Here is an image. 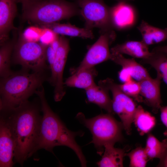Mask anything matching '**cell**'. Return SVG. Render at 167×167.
I'll use <instances>...</instances> for the list:
<instances>
[{
	"label": "cell",
	"mask_w": 167,
	"mask_h": 167,
	"mask_svg": "<svg viewBox=\"0 0 167 167\" xmlns=\"http://www.w3.org/2000/svg\"><path fill=\"white\" fill-rule=\"evenodd\" d=\"M40 109L28 101L16 108L1 111L15 142L14 161L21 165L33 155L42 119Z\"/></svg>",
	"instance_id": "1"
},
{
	"label": "cell",
	"mask_w": 167,
	"mask_h": 167,
	"mask_svg": "<svg viewBox=\"0 0 167 167\" xmlns=\"http://www.w3.org/2000/svg\"><path fill=\"white\" fill-rule=\"evenodd\" d=\"M40 99L42 115L39 132L33 152L44 149L53 152L56 146H63L72 149L75 153L82 167H86L87 161L75 138L83 136V132H74L68 129L58 115L51 109L46 99L41 85L36 91Z\"/></svg>",
	"instance_id": "2"
},
{
	"label": "cell",
	"mask_w": 167,
	"mask_h": 167,
	"mask_svg": "<svg viewBox=\"0 0 167 167\" xmlns=\"http://www.w3.org/2000/svg\"><path fill=\"white\" fill-rule=\"evenodd\" d=\"M24 69L1 78L0 110L16 108L28 101V98L42 85L46 79L43 71L29 72Z\"/></svg>",
	"instance_id": "3"
},
{
	"label": "cell",
	"mask_w": 167,
	"mask_h": 167,
	"mask_svg": "<svg viewBox=\"0 0 167 167\" xmlns=\"http://www.w3.org/2000/svg\"><path fill=\"white\" fill-rule=\"evenodd\" d=\"M22 19L40 26L68 19L80 14L75 2L66 0H20Z\"/></svg>",
	"instance_id": "4"
},
{
	"label": "cell",
	"mask_w": 167,
	"mask_h": 167,
	"mask_svg": "<svg viewBox=\"0 0 167 167\" xmlns=\"http://www.w3.org/2000/svg\"><path fill=\"white\" fill-rule=\"evenodd\" d=\"M113 114H101L87 118L83 113L80 112L76 116V119L90 131L92 140L90 143L93 144L97 153L101 156L103 153L105 145H114L123 140L122 123L118 121Z\"/></svg>",
	"instance_id": "5"
},
{
	"label": "cell",
	"mask_w": 167,
	"mask_h": 167,
	"mask_svg": "<svg viewBox=\"0 0 167 167\" xmlns=\"http://www.w3.org/2000/svg\"><path fill=\"white\" fill-rule=\"evenodd\" d=\"M47 45L26 39L20 31L13 49V61L24 69L34 72L44 71L46 67Z\"/></svg>",
	"instance_id": "6"
},
{
	"label": "cell",
	"mask_w": 167,
	"mask_h": 167,
	"mask_svg": "<svg viewBox=\"0 0 167 167\" xmlns=\"http://www.w3.org/2000/svg\"><path fill=\"white\" fill-rule=\"evenodd\" d=\"M75 2L85 21V28H98L102 33L113 31L110 7L103 0H76Z\"/></svg>",
	"instance_id": "7"
},
{
	"label": "cell",
	"mask_w": 167,
	"mask_h": 167,
	"mask_svg": "<svg viewBox=\"0 0 167 167\" xmlns=\"http://www.w3.org/2000/svg\"><path fill=\"white\" fill-rule=\"evenodd\" d=\"M99 83L106 87L111 92L113 112L120 118L126 133L130 135L137 107L136 104L131 97L121 90L119 84L116 83L111 79L108 78L100 80Z\"/></svg>",
	"instance_id": "8"
},
{
	"label": "cell",
	"mask_w": 167,
	"mask_h": 167,
	"mask_svg": "<svg viewBox=\"0 0 167 167\" xmlns=\"http://www.w3.org/2000/svg\"><path fill=\"white\" fill-rule=\"evenodd\" d=\"M113 31L102 33L97 41L90 47L79 66L71 70L72 74L79 71L94 67L99 64L110 60L111 53L109 45L114 41Z\"/></svg>",
	"instance_id": "9"
},
{
	"label": "cell",
	"mask_w": 167,
	"mask_h": 167,
	"mask_svg": "<svg viewBox=\"0 0 167 167\" xmlns=\"http://www.w3.org/2000/svg\"><path fill=\"white\" fill-rule=\"evenodd\" d=\"M70 50L69 41L63 36H59V45L54 62L50 68L49 81L54 87V99L60 101L65 94L63 75L67 56Z\"/></svg>",
	"instance_id": "10"
},
{
	"label": "cell",
	"mask_w": 167,
	"mask_h": 167,
	"mask_svg": "<svg viewBox=\"0 0 167 167\" xmlns=\"http://www.w3.org/2000/svg\"><path fill=\"white\" fill-rule=\"evenodd\" d=\"M14 139L8 124L1 116L0 121V167H11L14 164Z\"/></svg>",
	"instance_id": "11"
},
{
	"label": "cell",
	"mask_w": 167,
	"mask_h": 167,
	"mask_svg": "<svg viewBox=\"0 0 167 167\" xmlns=\"http://www.w3.org/2000/svg\"><path fill=\"white\" fill-rule=\"evenodd\" d=\"M17 0H0V44L9 40V34L17 28L14 25L17 13Z\"/></svg>",
	"instance_id": "12"
},
{
	"label": "cell",
	"mask_w": 167,
	"mask_h": 167,
	"mask_svg": "<svg viewBox=\"0 0 167 167\" xmlns=\"http://www.w3.org/2000/svg\"><path fill=\"white\" fill-rule=\"evenodd\" d=\"M161 79L157 75L155 78L150 76L139 82L140 95L144 98L143 102L151 108L155 113H158L162 103L160 92Z\"/></svg>",
	"instance_id": "13"
},
{
	"label": "cell",
	"mask_w": 167,
	"mask_h": 167,
	"mask_svg": "<svg viewBox=\"0 0 167 167\" xmlns=\"http://www.w3.org/2000/svg\"><path fill=\"white\" fill-rule=\"evenodd\" d=\"M135 8L126 2L120 1L110 7V19L113 28L122 30L133 26L136 20Z\"/></svg>",
	"instance_id": "14"
},
{
	"label": "cell",
	"mask_w": 167,
	"mask_h": 167,
	"mask_svg": "<svg viewBox=\"0 0 167 167\" xmlns=\"http://www.w3.org/2000/svg\"><path fill=\"white\" fill-rule=\"evenodd\" d=\"M110 60L122 66L136 81L139 82L150 76L147 70L134 59L126 58L122 54L111 53Z\"/></svg>",
	"instance_id": "15"
},
{
	"label": "cell",
	"mask_w": 167,
	"mask_h": 167,
	"mask_svg": "<svg viewBox=\"0 0 167 167\" xmlns=\"http://www.w3.org/2000/svg\"><path fill=\"white\" fill-rule=\"evenodd\" d=\"M110 51L111 53L126 54L142 59L147 58L152 54L149 50L148 46L142 41H127L116 45Z\"/></svg>",
	"instance_id": "16"
},
{
	"label": "cell",
	"mask_w": 167,
	"mask_h": 167,
	"mask_svg": "<svg viewBox=\"0 0 167 167\" xmlns=\"http://www.w3.org/2000/svg\"><path fill=\"white\" fill-rule=\"evenodd\" d=\"M98 72L94 67L79 71L66 79L64 84L67 87L85 90L95 83L94 79Z\"/></svg>",
	"instance_id": "17"
},
{
	"label": "cell",
	"mask_w": 167,
	"mask_h": 167,
	"mask_svg": "<svg viewBox=\"0 0 167 167\" xmlns=\"http://www.w3.org/2000/svg\"><path fill=\"white\" fill-rule=\"evenodd\" d=\"M45 29L50 30L55 34L62 36L93 39L94 36L91 29L79 28L69 24L55 23L41 26Z\"/></svg>",
	"instance_id": "18"
},
{
	"label": "cell",
	"mask_w": 167,
	"mask_h": 167,
	"mask_svg": "<svg viewBox=\"0 0 167 167\" xmlns=\"http://www.w3.org/2000/svg\"><path fill=\"white\" fill-rule=\"evenodd\" d=\"M114 144H107L104 146L102 158L96 164L100 167L123 166V159L126 156L125 149L116 148Z\"/></svg>",
	"instance_id": "19"
},
{
	"label": "cell",
	"mask_w": 167,
	"mask_h": 167,
	"mask_svg": "<svg viewBox=\"0 0 167 167\" xmlns=\"http://www.w3.org/2000/svg\"><path fill=\"white\" fill-rule=\"evenodd\" d=\"M137 28L142 35V41L148 46L167 40V28H157L142 20Z\"/></svg>",
	"instance_id": "20"
},
{
	"label": "cell",
	"mask_w": 167,
	"mask_h": 167,
	"mask_svg": "<svg viewBox=\"0 0 167 167\" xmlns=\"http://www.w3.org/2000/svg\"><path fill=\"white\" fill-rule=\"evenodd\" d=\"M140 135L148 133L156 124L155 118L140 105L137 106L133 122Z\"/></svg>",
	"instance_id": "21"
},
{
	"label": "cell",
	"mask_w": 167,
	"mask_h": 167,
	"mask_svg": "<svg viewBox=\"0 0 167 167\" xmlns=\"http://www.w3.org/2000/svg\"><path fill=\"white\" fill-rule=\"evenodd\" d=\"M151 52L152 54L147 58L142 59L141 62L153 67L167 85V54L159 52Z\"/></svg>",
	"instance_id": "22"
},
{
	"label": "cell",
	"mask_w": 167,
	"mask_h": 167,
	"mask_svg": "<svg viewBox=\"0 0 167 167\" xmlns=\"http://www.w3.org/2000/svg\"><path fill=\"white\" fill-rule=\"evenodd\" d=\"M14 37L1 46L0 48V75L1 78L6 76L12 72L10 68L12 52L16 41Z\"/></svg>",
	"instance_id": "23"
},
{
	"label": "cell",
	"mask_w": 167,
	"mask_h": 167,
	"mask_svg": "<svg viewBox=\"0 0 167 167\" xmlns=\"http://www.w3.org/2000/svg\"><path fill=\"white\" fill-rule=\"evenodd\" d=\"M166 145V139L161 142L153 135L148 133L144 149L149 160L161 157Z\"/></svg>",
	"instance_id": "24"
},
{
	"label": "cell",
	"mask_w": 167,
	"mask_h": 167,
	"mask_svg": "<svg viewBox=\"0 0 167 167\" xmlns=\"http://www.w3.org/2000/svg\"><path fill=\"white\" fill-rule=\"evenodd\" d=\"M99 89L94 103L108 113L113 114L112 107V100L109 96V90L103 85L98 84Z\"/></svg>",
	"instance_id": "25"
},
{
	"label": "cell",
	"mask_w": 167,
	"mask_h": 167,
	"mask_svg": "<svg viewBox=\"0 0 167 167\" xmlns=\"http://www.w3.org/2000/svg\"><path fill=\"white\" fill-rule=\"evenodd\" d=\"M126 156L129 158V166L131 167H145L150 160L146 153L144 148L140 146L126 153Z\"/></svg>",
	"instance_id": "26"
},
{
	"label": "cell",
	"mask_w": 167,
	"mask_h": 167,
	"mask_svg": "<svg viewBox=\"0 0 167 167\" xmlns=\"http://www.w3.org/2000/svg\"><path fill=\"white\" fill-rule=\"evenodd\" d=\"M121 90L126 94L139 102H143L140 95V85L139 82L133 79L119 84Z\"/></svg>",
	"instance_id": "27"
},
{
	"label": "cell",
	"mask_w": 167,
	"mask_h": 167,
	"mask_svg": "<svg viewBox=\"0 0 167 167\" xmlns=\"http://www.w3.org/2000/svg\"><path fill=\"white\" fill-rule=\"evenodd\" d=\"M99 86L95 83L85 90L88 102L94 103Z\"/></svg>",
	"instance_id": "28"
},
{
	"label": "cell",
	"mask_w": 167,
	"mask_h": 167,
	"mask_svg": "<svg viewBox=\"0 0 167 167\" xmlns=\"http://www.w3.org/2000/svg\"><path fill=\"white\" fill-rule=\"evenodd\" d=\"M57 51L53 48L50 44L47 45L46 52V59L50 66V68L55 60Z\"/></svg>",
	"instance_id": "29"
},
{
	"label": "cell",
	"mask_w": 167,
	"mask_h": 167,
	"mask_svg": "<svg viewBox=\"0 0 167 167\" xmlns=\"http://www.w3.org/2000/svg\"><path fill=\"white\" fill-rule=\"evenodd\" d=\"M161 111V122L166 128L163 134L167 137V105L161 106L160 109Z\"/></svg>",
	"instance_id": "30"
},
{
	"label": "cell",
	"mask_w": 167,
	"mask_h": 167,
	"mask_svg": "<svg viewBox=\"0 0 167 167\" xmlns=\"http://www.w3.org/2000/svg\"><path fill=\"white\" fill-rule=\"evenodd\" d=\"M165 139L166 146L161 157L159 159V162L156 167H167V138Z\"/></svg>",
	"instance_id": "31"
},
{
	"label": "cell",
	"mask_w": 167,
	"mask_h": 167,
	"mask_svg": "<svg viewBox=\"0 0 167 167\" xmlns=\"http://www.w3.org/2000/svg\"><path fill=\"white\" fill-rule=\"evenodd\" d=\"M152 51L161 52L167 54V45L156 47Z\"/></svg>",
	"instance_id": "32"
},
{
	"label": "cell",
	"mask_w": 167,
	"mask_h": 167,
	"mask_svg": "<svg viewBox=\"0 0 167 167\" xmlns=\"http://www.w3.org/2000/svg\"><path fill=\"white\" fill-rule=\"evenodd\" d=\"M119 1V2L120 1H124V2H126L127 1H130V0H117Z\"/></svg>",
	"instance_id": "33"
},
{
	"label": "cell",
	"mask_w": 167,
	"mask_h": 167,
	"mask_svg": "<svg viewBox=\"0 0 167 167\" xmlns=\"http://www.w3.org/2000/svg\"><path fill=\"white\" fill-rule=\"evenodd\" d=\"M20 0H17V2Z\"/></svg>",
	"instance_id": "34"
}]
</instances>
